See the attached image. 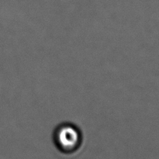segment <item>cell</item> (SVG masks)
<instances>
[{"mask_svg":"<svg viewBox=\"0 0 159 159\" xmlns=\"http://www.w3.org/2000/svg\"><path fill=\"white\" fill-rule=\"evenodd\" d=\"M54 142L59 152L65 155H72L82 146V133L72 124H63L54 131Z\"/></svg>","mask_w":159,"mask_h":159,"instance_id":"obj_1","label":"cell"}]
</instances>
